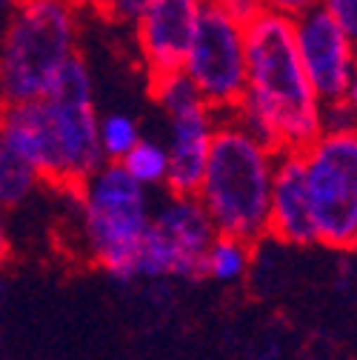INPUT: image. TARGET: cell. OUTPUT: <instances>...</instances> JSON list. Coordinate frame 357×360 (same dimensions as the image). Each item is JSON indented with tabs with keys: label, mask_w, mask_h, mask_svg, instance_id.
<instances>
[{
	"label": "cell",
	"mask_w": 357,
	"mask_h": 360,
	"mask_svg": "<svg viewBox=\"0 0 357 360\" xmlns=\"http://www.w3.org/2000/svg\"><path fill=\"white\" fill-rule=\"evenodd\" d=\"M181 72L197 89L200 101L220 117L232 115L246 92L243 26H238L214 0L203 4Z\"/></svg>",
	"instance_id": "52a82bcc"
},
{
	"label": "cell",
	"mask_w": 357,
	"mask_h": 360,
	"mask_svg": "<svg viewBox=\"0 0 357 360\" xmlns=\"http://www.w3.org/2000/svg\"><path fill=\"white\" fill-rule=\"evenodd\" d=\"M77 58V9L63 0L15 6L0 34V101H37L60 69Z\"/></svg>",
	"instance_id": "5b68a950"
},
{
	"label": "cell",
	"mask_w": 357,
	"mask_h": 360,
	"mask_svg": "<svg viewBox=\"0 0 357 360\" xmlns=\"http://www.w3.org/2000/svg\"><path fill=\"white\" fill-rule=\"evenodd\" d=\"M354 103H357V101L320 103V131H323V134L354 131Z\"/></svg>",
	"instance_id": "ac0fdd59"
},
{
	"label": "cell",
	"mask_w": 357,
	"mask_h": 360,
	"mask_svg": "<svg viewBox=\"0 0 357 360\" xmlns=\"http://www.w3.org/2000/svg\"><path fill=\"white\" fill-rule=\"evenodd\" d=\"M0 134L34 166L40 180L77 189L106 160L98 146L92 72L72 58L37 101L6 106Z\"/></svg>",
	"instance_id": "7a4b0ae2"
},
{
	"label": "cell",
	"mask_w": 357,
	"mask_h": 360,
	"mask_svg": "<svg viewBox=\"0 0 357 360\" xmlns=\"http://www.w3.org/2000/svg\"><path fill=\"white\" fill-rule=\"evenodd\" d=\"M217 120L220 115L212 112L206 103L169 115V143H163L169 158V172H166L169 195H177V198L197 195Z\"/></svg>",
	"instance_id": "8fae6325"
},
{
	"label": "cell",
	"mask_w": 357,
	"mask_h": 360,
	"mask_svg": "<svg viewBox=\"0 0 357 360\" xmlns=\"http://www.w3.org/2000/svg\"><path fill=\"white\" fill-rule=\"evenodd\" d=\"M4 112H6V103L0 101V123H4Z\"/></svg>",
	"instance_id": "4316f807"
},
{
	"label": "cell",
	"mask_w": 357,
	"mask_h": 360,
	"mask_svg": "<svg viewBox=\"0 0 357 360\" xmlns=\"http://www.w3.org/2000/svg\"><path fill=\"white\" fill-rule=\"evenodd\" d=\"M249 260H252V243L217 235L206 252V260H203V278L209 275L217 283H235L246 275Z\"/></svg>",
	"instance_id": "5bb4252c"
},
{
	"label": "cell",
	"mask_w": 357,
	"mask_h": 360,
	"mask_svg": "<svg viewBox=\"0 0 357 360\" xmlns=\"http://www.w3.org/2000/svg\"><path fill=\"white\" fill-rule=\"evenodd\" d=\"M214 4L226 12L238 26H249L252 20H257L263 15V6H260V0H214Z\"/></svg>",
	"instance_id": "7402d4cb"
},
{
	"label": "cell",
	"mask_w": 357,
	"mask_h": 360,
	"mask_svg": "<svg viewBox=\"0 0 357 360\" xmlns=\"http://www.w3.org/2000/svg\"><path fill=\"white\" fill-rule=\"evenodd\" d=\"M246 92L232 117L272 152H303L320 138V101L303 75L292 20L263 12L243 29Z\"/></svg>",
	"instance_id": "6da1fadb"
},
{
	"label": "cell",
	"mask_w": 357,
	"mask_h": 360,
	"mask_svg": "<svg viewBox=\"0 0 357 360\" xmlns=\"http://www.w3.org/2000/svg\"><path fill=\"white\" fill-rule=\"evenodd\" d=\"M149 86H152V98L166 112V117L203 103L200 95H197V89L189 83V77L183 72H171V75L155 77V80H149Z\"/></svg>",
	"instance_id": "e0dca14e"
},
{
	"label": "cell",
	"mask_w": 357,
	"mask_h": 360,
	"mask_svg": "<svg viewBox=\"0 0 357 360\" xmlns=\"http://www.w3.org/2000/svg\"><path fill=\"white\" fill-rule=\"evenodd\" d=\"M141 138V123L126 112H109L98 117V146L106 163H120Z\"/></svg>",
	"instance_id": "9a60e30c"
},
{
	"label": "cell",
	"mask_w": 357,
	"mask_h": 360,
	"mask_svg": "<svg viewBox=\"0 0 357 360\" xmlns=\"http://www.w3.org/2000/svg\"><path fill=\"white\" fill-rule=\"evenodd\" d=\"M40 186V174L34 166L0 134V209H15L26 203Z\"/></svg>",
	"instance_id": "4fadbf2b"
},
{
	"label": "cell",
	"mask_w": 357,
	"mask_h": 360,
	"mask_svg": "<svg viewBox=\"0 0 357 360\" xmlns=\"http://www.w3.org/2000/svg\"><path fill=\"white\" fill-rule=\"evenodd\" d=\"M275 155L278 152L257 143L232 115L217 120L195 195L217 235L243 243H254L266 235Z\"/></svg>",
	"instance_id": "3957f363"
},
{
	"label": "cell",
	"mask_w": 357,
	"mask_h": 360,
	"mask_svg": "<svg viewBox=\"0 0 357 360\" xmlns=\"http://www.w3.org/2000/svg\"><path fill=\"white\" fill-rule=\"evenodd\" d=\"M15 6H26V4H34V0H12Z\"/></svg>",
	"instance_id": "484cf974"
},
{
	"label": "cell",
	"mask_w": 357,
	"mask_h": 360,
	"mask_svg": "<svg viewBox=\"0 0 357 360\" xmlns=\"http://www.w3.org/2000/svg\"><path fill=\"white\" fill-rule=\"evenodd\" d=\"M63 4H69L72 9H80V6H95L98 0H63Z\"/></svg>",
	"instance_id": "d4e9b609"
},
{
	"label": "cell",
	"mask_w": 357,
	"mask_h": 360,
	"mask_svg": "<svg viewBox=\"0 0 357 360\" xmlns=\"http://www.w3.org/2000/svg\"><path fill=\"white\" fill-rule=\"evenodd\" d=\"M300 155L318 243L351 252L357 243V134H320Z\"/></svg>",
	"instance_id": "8992f818"
},
{
	"label": "cell",
	"mask_w": 357,
	"mask_h": 360,
	"mask_svg": "<svg viewBox=\"0 0 357 360\" xmlns=\"http://www.w3.org/2000/svg\"><path fill=\"white\" fill-rule=\"evenodd\" d=\"M266 235H272L283 243H292V246L318 243L300 152H278L275 155L272 192H269V226H266Z\"/></svg>",
	"instance_id": "7c38bea8"
},
{
	"label": "cell",
	"mask_w": 357,
	"mask_h": 360,
	"mask_svg": "<svg viewBox=\"0 0 357 360\" xmlns=\"http://www.w3.org/2000/svg\"><path fill=\"white\" fill-rule=\"evenodd\" d=\"M12 12H15V4H12V0H0V34H4V29H6Z\"/></svg>",
	"instance_id": "cb8c5ba5"
},
{
	"label": "cell",
	"mask_w": 357,
	"mask_h": 360,
	"mask_svg": "<svg viewBox=\"0 0 357 360\" xmlns=\"http://www.w3.org/2000/svg\"><path fill=\"white\" fill-rule=\"evenodd\" d=\"M294 49L303 75L320 103L357 101V52L349 37L320 6L292 20Z\"/></svg>",
	"instance_id": "9c48e42d"
},
{
	"label": "cell",
	"mask_w": 357,
	"mask_h": 360,
	"mask_svg": "<svg viewBox=\"0 0 357 360\" xmlns=\"http://www.w3.org/2000/svg\"><path fill=\"white\" fill-rule=\"evenodd\" d=\"M217 232L197 198L169 195L152 209L138 252V278H203V260Z\"/></svg>",
	"instance_id": "ba28073f"
},
{
	"label": "cell",
	"mask_w": 357,
	"mask_h": 360,
	"mask_svg": "<svg viewBox=\"0 0 357 360\" xmlns=\"http://www.w3.org/2000/svg\"><path fill=\"white\" fill-rule=\"evenodd\" d=\"M80 243L115 281L138 278V252L152 220V195L120 163H103L77 186Z\"/></svg>",
	"instance_id": "277c9868"
},
{
	"label": "cell",
	"mask_w": 357,
	"mask_h": 360,
	"mask_svg": "<svg viewBox=\"0 0 357 360\" xmlns=\"http://www.w3.org/2000/svg\"><path fill=\"white\" fill-rule=\"evenodd\" d=\"M9 260V229H6V217L4 209H0V266Z\"/></svg>",
	"instance_id": "603a6c76"
},
{
	"label": "cell",
	"mask_w": 357,
	"mask_h": 360,
	"mask_svg": "<svg viewBox=\"0 0 357 360\" xmlns=\"http://www.w3.org/2000/svg\"><path fill=\"white\" fill-rule=\"evenodd\" d=\"M260 6H263V12H269V15H278V18H286V20H297L306 12L318 9L320 0H260Z\"/></svg>",
	"instance_id": "44dd1931"
},
{
	"label": "cell",
	"mask_w": 357,
	"mask_h": 360,
	"mask_svg": "<svg viewBox=\"0 0 357 360\" xmlns=\"http://www.w3.org/2000/svg\"><path fill=\"white\" fill-rule=\"evenodd\" d=\"M95 6L100 9V15H103L106 20L131 23V26H135L138 18L143 15V9L149 6V0H98Z\"/></svg>",
	"instance_id": "d6986e66"
},
{
	"label": "cell",
	"mask_w": 357,
	"mask_h": 360,
	"mask_svg": "<svg viewBox=\"0 0 357 360\" xmlns=\"http://www.w3.org/2000/svg\"><path fill=\"white\" fill-rule=\"evenodd\" d=\"M320 9H323L349 37H357V0H320Z\"/></svg>",
	"instance_id": "ffe728a7"
},
{
	"label": "cell",
	"mask_w": 357,
	"mask_h": 360,
	"mask_svg": "<svg viewBox=\"0 0 357 360\" xmlns=\"http://www.w3.org/2000/svg\"><path fill=\"white\" fill-rule=\"evenodd\" d=\"M206 0H149L138 18V49L149 80L181 72Z\"/></svg>",
	"instance_id": "30bf717a"
},
{
	"label": "cell",
	"mask_w": 357,
	"mask_h": 360,
	"mask_svg": "<svg viewBox=\"0 0 357 360\" xmlns=\"http://www.w3.org/2000/svg\"><path fill=\"white\" fill-rule=\"evenodd\" d=\"M120 169L141 184L143 189H155V186H166V172H169V158H166V146L149 138H141L138 146L131 149L123 160Z\"/></svg>",
	"instance_id": "2e32d148"
}]
</instances>
